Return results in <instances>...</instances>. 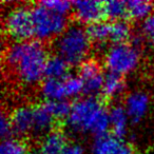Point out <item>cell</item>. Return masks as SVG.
I'll list each match as a JSON object with an SVG mask.
<instances>
[{
  "label": "cell",
  "instance_id": "ac0fdd59",
  "mask_svg": "<svg viewBox=\"0 0 154 154\" xmlns=\"http://www.w3.org/2000/svg\"><path fill=\"white\" fill-rule=\"evenodd\" d=\"M91 43L103 45L110 41L111 36V21H100L91 24L86 29Z\"/></svg>",
  "mask_w": 154,
  "mask_h": 154
},
{
  "label": "cell",
  "instance_id": "277c9868",
  "mask_svg": "<svg viewBox=\"0 0 154 154\" xmlns=\"http://www.w3.org/2000/svg\"><path fill=\"white\" fill-rule=\"evenodd\" d=\"M31 13L34 26V36L41 42L57 38L68 26L66 16L54 13L39 3L31 8Z\"/></svg>",
  "mask_w": 154,
  "mask_h": 154
},
{
  "label": "cell",
  "instance_id": "44dd1931",
  "mask_svg": "<svg viewBox=\"0 0 154 154\" xmlns=\"http://www.w3.org/2000/svg\"><path fill=\"white\" fill-rule=\"evenodd\" d=\"M43 105L55 119H64V118L66 119L71 112V108H72V105L66 100H47Z\"/></svg>",
  "mask_w": 154,
  "mask_h": 154
},
{
  "label": "cell",
  "instance_id": "9a60e30c",
  "mask_svg": "<svg viewBox=\"0 0 154 154\" xmlns=\"http://www.w3.org/2000/svg\"><path fill=\"white\" fill-rule=\"evenodd\" d=\"M69 64L58 55L48 57L45 66V78L64 79L69 74Z\"/></svg>",
  "mask_w": 154,
  "mask_h": 154
},
{
  "label": "cell",
  "instance_id": "4316f807",
  "mask_svg": "<svg viewBox=\"0 0 154 154\" xmlns=\"http://www.w3.org/2000/svg\"><path fill=\"white\" fill-rule=\"evenodd\" d=\"M60 154H85L84 149L78 143H68Z\"/></svg>",
  "mask_w": 154,
  "mask_h": 154
},
{
  "label": "cell",
  "instance_id": "cb8c5ba5",
  "mask_svg": "<svg viewBox=\"0 0 154 154\" xmlns=\"http://www.w3.org/2000/svg\"><path fill=\"white\" fill-rule=\"evenodd\" d=\"M38 3L54 13L64 16H66V14L73 10V2L66 0H47V1H40Z\"/></svg>",
  "mask_w": 154,
  "mask_h": 154
},
{
  "label": "cell",
  "instance_id": "4fadbf2b",
  "mask_svg": "<svg viewBox=\"0 0 154 154\" xmlns=\"http://www.w3.org/2000/svg\"><path fill=\"white\" fill-rule=\"evenodd\" d=\"M34 111V125H33V132L36 134H43V133L51 132V129L53 128L55 118L52 116V114L48 111L45 106L43 103L33 107Z\"/></svg>",
  "mask_w": 154,
  "mask_h": 154
},
{
  "label": "cell",
  "instance_id": "603a6c76",
  "mask_svg": "<svg viewBox=\"0 0 154 154\" xmlns=\"http://www.w3.org/2000/svg\"><path fill=\"white\" fill-rule=\"evenodd\" d=\"M0 154H28L26 145L19 139H3L1 143Z\"/></svg>",
  "mask_w": 154,
  "mask_h": 154
},
{
  "label": "cell",
  "instance_id": "d4e9b609",
  "mask_svg": "<svg viewBox=\"0 0 154 154\" xmlns=\"http://www.w3.org/2000/svg\"><path fill=\"white\" fill-rule=\"evenodd\" d=\"M141 34L148 41L154 43V13H152L141 23Z\"/></svg>",
  "mask_w": 154,
  "mask_h": 154
},
{
  "label": "cell",
  "instance_id": "5bb4252c",
  "mask_svg": "<svg viewBox=\"0 0 154 154\" xmlns=\"http://www.w3.org/2000/svg\"><path fill=\"white\" fill-rule=\"evenodd\" d=\"M41 94L48 101L66 100V93L63 79L45 78L41 82Z\"/></svg>",
  "mask_w": 154,
  "mask_h": 154
},
{
  "label": "cell",
  "instance_id": "ffe728a7",
  "mask_svg": "<svg viewBox=\"0 0 154 154\" xmlns=\"http://www.w3.org/2000/svg\"><path fill=\"white\" fill-rule=\"evenodd\" d=\"M131 36V28L126 20H118V21L111 22V36L110 41L113 45H120V43H127L130 40Z\"/></svg>",
  "mask_w": 154,
  "mask_h": 154
},
{
  "label": "cell",
  "instance_id": "3957f363",
  "mask_svg": "<svg viewBox=\"0 0 154 154\" xmlns=\"http://www.w3.org/2000/svg\"><path fill=\"white\" fill-rule=\"evenodd\" d=\"M91 48L87 30L80 24L73 23L55 39L54 50L69 66L82 64L86 60Z\"/></svg>",
  "mask_w": 154,
  "mask_h": 154
},
{
  "label": "cell",
  "instance_id": "8fae6325",
  "mask_svg": "<svg viewBox=\"0 0 154 154\" xmlns=\"http://www.w3.org/2000/svg\"><path fill=\"white\" fill-rule=\"evenodd\" d=\"M110 125H111L112 134L119 139H122L128 131L129 116L127 111L122 106H114L109 111Z\"/></svg>",
  "mask_w": 154,
  "mask_h": 154
},
{
  "label": "cell",
  "instance_id": "8992f818",
  "mask_svg": "<svg viewBox=\"0 0 154 154\" xmlns=\"http://www.w3.org/2000/svg\"><path fill=\"white\" fill-rule=\"evenodd\" d=\"M139 62V51L129 42L112 45L106 53L105 63L109 72L125 75L136 69Z\"/></svg>",
  "mask_w": 154,
  "mask_h": 154
},
{
  "label": "cell",
  "instance_id": "52a82bcc",
  "mask_svg": "<svg viewBox=\"0 0 154 154\" xmlns=\"http://www.w3.org/2000/svg\"><path fill=\"white\" fill-rule=\"evenodd\" d=\"M73 13L80 23L94 24L105 18L103 2L97 0H77L73 1Z\"/></svg>",
  "mask_w": 154,
  "mask_h": 154
},
{
  "label": "cell",
  "instance_id": "7c38bea8",
  "mask_svg": "<svg viewBox=\"0 0 154 154\" xmlns=\"http://www.w3.org/2000/svg\"><path fill=\"white\" fill-rule=\"evenodd\" d=\"M66 145V135L59 130H52L43 137L40 152L43 154H60Z\"/></svg>",
  "mask_w": 154,
  "mask_h": 154
},
{
  "label": "cell",
  "instance_id": "2e32d148",
  "mask_svg": "<svg viewBox=\"0 0 154 154\" xmlns=\"http://www.w3.org/2000/svg\"><path fill=\"white\" fill-rule=\"evenodd\" d=\"M125 89V82L122 75L108 72L105 75V82L101 94L106 99H112L122 93Z\"/></svg>",
  "mask_w": 154,
  "mask_h": 154
},
{
  "label": "cell",
  "instance_id": "5b68a950",
  "mask_svg": "<svg viewBox=\"0 0 154 154\" xmlns=\"http://www.w3.org/2000/svg\"><path fill=\"white\" fill-rule=\"evenodd\" d=\"M3 28L14 42L31 40L34 36V26L31 9L23 5L11 8L5 16Z\"/></svg>",
  "mask_w": 154,
  "mask_h": 154
},
{
  "label": "cell",
  "instance_id": "d6986e66",
  "mask_svg": "<svg viewBox=\"0 0 154 154\" xmlns=\"http://www.w3.org/2000/svg\"><path fill=\"white\" fill-rule=\"evenodd\" d=\"M103 13L105 18L109 19L111 22L125 20L128 17V9L126 1L120 0H109L103 2Z\"/></svg>",
  "mask_w": 154,
  "mask_h": 154
},
{
  "label": "cell",
  "instance_id": "484cf974",
  "mask_svg": "<svg viewBox=\"0 0 154 154\" xmlns=\"http://www.w3.org/2000/svg\"><path fill=\"white\" fill-rule=\"evenodd\" d=\"M0 132L3 139L11 138V134H13V129H12L10 116H7L5 113L1 115V122H0Z\"/></svg>",
  "mask_w": 154,
  "mask_h": 154
},
{
  "label": "cell",
  "instance_id": "83f0119b",
  "mask_svg": "<svg viewBox=\"0 0 154 154\" xmlns=\"http://www.w3.org/2000/svg\"><path fill=\"white\" fill-rule=\"evenodd\" d=\"M33 154H43L42 152H35V153H33Z\"/></svg>",
  "mask_w": 154,
  "mask_h": 154
},
{
  "label": "cell",
  "instance_id": "7402d4cb",
  "mask_svg": "<svg viewBox=\"0 0 154 154\" xmlns=\"http://www.w3.org/2000/svg\"><path fill=\"white\" fill-rule=\"evenodd\" d=\"M64 88H66V98L77 97L84 93V82L82 78L76 75H68L63 79Z\"/></svg>",
  "mask_w": 154,
  "mask_h": 154
},
{
  "label": "cell",
  "instance_id": "e0dca14e",
  "mask_svg": "<svg viewBox=\"0 0 154 154\" xmlns=\"http://www.w3.org/2000/svg\"><path fill=\"white\" fill-rule=\"evenodd\" d=\"M128 17L133 20H145L154 13V3L147 0H130L127 2Z\"/></svg>",
  "mask_w": 154,
  "mask_h": 154
},
{
  "label": "cell",
  "instance_id": "ba28073f",
  "mask_svg": "<svg viewBox=\"0 0 154 154\" xmlns=\"http://www.w3.org/2000/svg\"><path fill=\"white\" fill-rule=\"evenodd\" d=\"M93 154H135L134 149L122 139L113 134H105L95 137L92 146Z\"/></svg>",
  "mask_w": 154,
  "mask_h": 154
},
{
  "label": "cell",
  "instance_id": "6da1fadb",
  "mask_svg": "<svg viewBox=\"0 0 154 154\" xmlns=\"http://www.w3.org/2000/svg\"><path fill=\"white\" fill-rule=\"evenodd\" d=\"M48 54L41 41L13 42L3 51V61L17 79L26 85H35L45 77Z\"/></svg>",
  "mask_w": 154,
  "mask_h": 154
},
{
  "label": "cell",
  "instance_id": "7a4b0ae2",
  "mask_svg": "<svg viewBox=\"0 0 154 154\" xmlns=\"http://www.w3.org/2000/svg\"><path fill=\"white\" fill-rule=\"evenodd\" d=\"M66 124L75 132L91 133L95 136L108 134L111 128L109 111L97 97H84L72 103Z\"/></svg>",
  "mask_w": 154,
  "mask_h": 154
},
{
  "label": "cell",
  "instance_id": "9c48e42d",
  "mask_svg": "<svg viewBox=\"0 0 154 154\" xmlns=\"http://www.w3.org/2000/svg\"><path fill=\"white\" fill-rule=\"evenodd\" d=\"M10 120L13 129V134L23 136L30 133L31 131H33V125H34L33 107H28V106L18 107L11 114Z\"/></svg>",
  "mask_w": 154,
  "mask_h": 154
},
{
  "label": "cell",
  "instance_id": "30bf717a",
  "mask_svg": "<svg viewBox=\"0 0 154 154\" xmlns=\"http://www.w3.org/2000/svg\"><path fill=\"white\" fill-rule=\"evenodd\" d=\"M150 99L143 92H133L127 97L125 109L132 122H138L147 113Z\"/></svg>",
  "mask_w": 154,
  "mask_h": 154
}]
</instances>
